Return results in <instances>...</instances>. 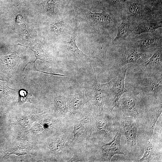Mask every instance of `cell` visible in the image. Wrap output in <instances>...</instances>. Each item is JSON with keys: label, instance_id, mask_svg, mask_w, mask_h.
Listing matches in <instances>:
<instances>
[{"label": "cell", "instance_id": "obj_1", "mask_svg": "<svg viewBox=\"0 0 162 162\" xmlns=\"http://www.w3.org/2000/svg\"><path fill=\"white\" fill-rule=\"evenodd\" d=\"M129 66L118 68L114 78L111 81L112 85L109 88L106 95L109 98V107L110 111L117 106L119 100L124 93L128 92L125 87V79L126 73Z\"/></svg>", "mask_w": 162, "mask_h": 162}, {"label": "cell", "instance_id": "obj_2", "mask_svg": "<svg viewBox=\"0 0 162 162\" xmlns=\"http://www.w3.org/2000/svg\"><path fill=\"white\" fill-rule=\"evenodd\" d=\"M94 82L88 89L87 92L91 97V100L95 111L100 114L103 111L105 98L110 86L111 81L104 84H100L98 81L95 68Z\"/></svg>", "mask_w": 162, "mask_h": 162}, {"label": "cell", "instance_id": "obj_3", "mask_svg": "<svg viewBox=\"0 0 162 162\" xmlns=\"http://www.w3.org/2000/svg\"><path fill=\"white\" fill-rule=\"evenodd\" d=\"M162 78V72L143 77L140 81L139 88L146 94L156 98L161 95Z\"/></svg>", "mask_w": 162, "mask_h": 162}, {"label": "cell", "instance_id": "obj_4", "mask_svg": "<svg viewBox=\"0 0 162 162\" xmlns=\"http://www.w3.org/2000/svg\"><path fill=\"white\" fill-rule=\"evenodd\" d=\"M143 52L135 49H129L122 51L116 62L118 68L126 66L138 65L146 61Z\"/></svg>", "mask_w": 162, "mask_h": 162}, {"label": "cell", "instance_id": "obj_5", "mask_svg": "<svg viewBox=\"0 0 162 162\" xmlns=\"http://www.w3.org/2000/svg\"><path fill=\"white\" fill-rule=\"evenodd\" d=\"M119 120L125 136L128 150L132 153H136L137 127L136 123L132 120L125 117L121 118Z\"/></svg>", "mask_w": 162, "mask_h": 162}, {"label": "cell", "instance_id": "obj_6", "mask_svg": "<svg viewBox=\"0 0 162 162\" xmlns=\"http://www.w3.org/2000/svg\"><path fill=\"white\" fill-rule=\"evenodd\" d=\"M122 131H118L116 134L111 142L105 143L102 146V152L108 161H110L112 157L116 154H125L122 149L120 144Z\"/></svg>", "mask_w": 162, "mask_h": 162}, {"label": "cell", "instance_id": "obj_7", "mask_svg": "<svg viewBox=\"0 0 162 162\" xmlns=\"http://www.w3.org/2000/svg\"><path fill=\"white\" fill-rule=\"evenodd\" d=\"M117 106L122 111L123 116L136 118L139 115L136 106V99L134 96L122 98L119 100Z\"/></svg>", "mask_w": 162, "mask_h": 162}, {"label": "cell", "instance_id": "obj_8", "mask_svg": "<svg viewBox=\"0 0 162 162\" xmlns=\"http://www.w3.org/2000/svg\"><path fill=\"white\" fill-rule=\"evenodd\" d=\"M160 44L158 38L151 35L141 36L136 40L134 44V48L144 52L156 49Z\"/></svg>", "mask_w": 162, "mask_h": 162}, {"label": "cell", "instance_id": "obj_9", "mask_svg": "<svg viewBox=\"0 0 162 162\" xmlns=\"http://www.w3.org/2000/svg\"><path fill=\"white\" fill-rule=\"evenodd\" d=\"M88 19L94 24L105 28L110 26L112 22V19L110 15L104 10L101 13H94L86 10L82 9Z\"/></svg>", "mask_w": 162, "mask_h": 162}, {"label": "cell", "instance_id": "obj_10", "mask_svg": "<svg viewBox=\"0 0 162 162\" xmlns=\"http://www.w3.org/2000/svg\"><path fill=\"white\" fill-rule=\"evenodd\" d=\"M18 58L16 54L0 58V72L8 76L18 63Z\"/></svg>", "mask_w": 162, "mask_h": 162}, {"label": "cell", "instance_id": "obj_11", "mask_svg": "<svg viewBox=\"0 0 162 162\" xmlns=\"http://www.w3.org/2000/svg\"><path fill=\"white\" fill-rule=\"evenodd\" d=\"M161 48L154 52L152 56L140 65L146 70H160L162 71Z\"/></svg>", "mask_w": 162, "mask_h": 162}, {"label": "cell", "instance_id": "obj_12", "mask_svg": "<svg viewBox=\"0 0 162 162\" xmlns=\"http://www.w3.org/2000/svg\"><path fill=\"white\" fill-rule=\"evenodd\" d=\"M75 25L74 30L69 41L67 42L68 49L69 52L74 56V58L82 59H88L91 56L87 55L80 50L76 43V37L77 34L78 26L77 21L75 16Z\"/></svg>", "mask_w": 162, "mask_h": 162}, {"label": "cell", "instance_id": "obj_13", "mask_svg": "<svg viewBox=\"0 0 162 162\" xmlns=\"http://www.w3.org/2000/svg\"><path fill=\"white\" fill-rule=\"evenodd\" d=\"M84 92L72 95L68 101V107L70 111L75 113L80 110L85 103Z\"/></svg>", "mask_w": 162, "mask_h": 162}, {"label": "cell", "instance_id": "obj_14", "mask_svg": "<svg viewBox=\"0 0 162 162\" xmlns=\"http://www.w3.org/2000/svg\"><path fill=\"white\" fill-rule=\"evenodd\" d=\"M132 31L130 25L127 21L122 20L121 23L118 27V32L112 43L115 44L124 39Z\"/></svg>", "mask_w": 162, "mask_h": 162}, {"label": "cell", "instance_id": "obj_15", "mask_svg": "<svg viewBox=\"0 0 162 162\" xmlns=\"http://www.w3.org/2000/svg\"><path fill=\"white\" fill-rule=\"evenodd\" d=\"M162 27V22H149L141 24L137 26L135 32V34H140L146 33H152Z\"/></svg>", "mask_w": 162, "mask_h": 162}, {"label": "cell", "instance_id": "obj_16", "mask_svg": "<svg viewBox=\"0 0 162 162\" xmlns=\"http://www.w3.org/2000/svg\"><path fill=\"white\" fill-rule=\"evenodd\" d=\"M162 104L160 103L152 112L148 129V137L152 138L156 123L162 113Z\"/></svg>", "mask_w": 162, "mask_h": 162}, {"label": "cell", "instance_id": "obj_17", "mask_svg": "<svg viewBox=\"0 0 162 162\" xmlns=\"http://www.w3.org/2000/svg\"><path fill=\"white\" fill-rule=\"evenodd\" d=\"M147 139L144 154L142 157L138 161H149L152 160L155 156V152L152 142V138L148 136Z\"/></svg>", "mask_w": 162, "mask_h": 162}, {"label": "cell", "instance_id": "obj_18", "mask_svg": "<svg viewBox=\"0 0 162 162\" xmlns=\"http://www.w3.org/2000/svg\"><path fill=\"white\" fill-rule=\"evenodd\" d=\"M18 45H21L26 47H28L32 50L34 52L36 57V59L33 62H30L28 64L33 62L35 64V61L38 59L43 61H47L48 60V56L42 47L39 45H35L34 46H28L20 44Z\"/></svg>", "mask_w": 162, "mask_h": 162}, {"label": "cell", "instance_id": "obj_19", "mask_svg": "<svg viewBox=\"0 0 162 162\" xmlns=\"http://www.w3.org/2000/svg\"><path fill=\"white\" fill-rule=\"evenodd\" d=\"M59 0H41L46 11L51 14H54L58 8Z\"/></svg>", "mask_w": 162, "mask_h": 162}, {"label": "cell", "instance_id": "obj_20", "mask_svg": "<svg viewBox=\"0 0 162 162\" xmlns=\"http://www.w3.org/2000/svg\"><path fill=\"white\" fill-rule=\"evenodd\" d=\"M108 121L106 119L99 117L96 120L95 126L99 131L102 132L106 134H108L111 131L108 128Z\"/></svg>", "mask_w": 162, "mask_h": 162}, {"label": "cell", "instance_id": "obj_21", "mask_svg": "<svg viewBox=\"0 0 162 162\" xmlns=\"http://www.w3.org/2000/svg\"><path fill=\"white\" fill-rule=\"evenodd\" d=\"M67 23L64 20H59L52 25L51 29L52 32L56 34H62L67 28Z\"/></svg>", "mask_w": 162, "mask_h": 162}, {"label": "cell", "instance_id": "obj_22", "mask_svg": "<svg viewBox=\"0 0 162 162\" xmlns=\"http://www.w3.org/2000/svg\"><path fill=\"white\" fill-rule=\"evenodd\" d=\"M128 10L131 16L139 18L142 15V7L137 2H133L130 4L128 7Z\"/></svg>", "mask_w": 162, "mask_h": 162}, {"label": "cell", "instance_id": "obj_23", "mask_svg": "<svg viewBox=\"0 0 162 162\" xmlns=\"http://www.w3.org/2000/svg\"><path fill=\"white\" fill-rule=\"evenodd\" d=\"M88 117H86L77 122L75 124L73 131L74 135L72 141L74 140L77 135L83 130L85 126L88 123Z\"/></svg>", "mask_w": 162, "mask_h": 162}, {"label": "cell", "instance_id": "obj_24", "mask_svg": "<svg viewBox=\"0 0 162 162\" xmlns=\"http://www.w3.org/2000/svg\"><path fill=\"white\" fill-rule=\"evenodd\" d=\"M56 105L62 112H64L68 109V101L62 97L56 98L55 99Z\"/></svg>", "mask_w": 162, "mask_h": 162}, {"label": "cell", "instance_id": "obj_25", "mask_svg": "<svg viewBox=\"0 0 162 162\" xmlns=\"http://www.w3.org/2000/svg\"><path fill=\"white\" fill-rule=\"evenodd\" d=\"M63 144L62 140L56 141L51 143L50 147L51 150L53 151L60 150L63 147Z\"/></svg>", "mask_w": 162, "mask_h": 162}, {"label": "cell", "instance_id": "obj_26", "mask_svg": "<svg viewBox=\"0 0 162 162\" xmlns=\"http://www.w3.org/2000/svg\"><path fill=\"white\" fill-rule=\"evenodd\" d=\"M84 160L81 155L78 154H74L73 156L69 160L68 162H81L83 161Z\"/></svg>", "mask_w": 162, "mask_h": 162}, {"label": "cell", "instance_id": "obj_27", "mask_svg": "<svg viewBox=\"0 0 162 162\" xmlns=\"http://www.w3.org/2000/svg\"><path fill=\"white\" fill-rule=\"evenodd\" d=\"M0 80L8 81L9 80L8 77L0 72Z\"/></svg>", "mask_w": 162, "mask_h": 162}, {"label": "cell", "instance_id": "obj_28", "mask_svg": "<svg viewBox=\"0 0 162 162\" xmlns=\"http://www.w3.org/2000/svg\"><path fill=\"white\" fill-rule=\"evenodd\" d=\"M128 0H110V2L113 4H118L124 3Z\"/></svg>", "mask_w": 162, "mask_h": 162}, {"label": "cell", "instance_id": "obj_29", "mask_svg": "<svg viewBox=\"0 0 162 162\" xmlns=\"http://www.w3.org/2000/svg\"><path fill=\"white\" fill-rule=\"evenodd\" d=\"M23 19L22 16L20 15H18L16 17V22L17 23H21L23 22Z\"/></svg>", "mask_w": 162, "mask_h": 162}, {"label": "cell", "instance_id": "obj_30", "mask_svg": "<svg viewBox=\"0 0 162 162\" xmlns=\"http://www.w3.org/2000/svg\"></svg>", "mask_w": 162, "mask_h": 162}]
</instances>
